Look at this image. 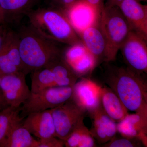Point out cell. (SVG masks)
<instances>
[{
  "instance_id": "cell-1",
  "label": "cell",
  "mask_w": 147,
  "mask_h": 147,
  "mask_svg": "<svg viewBox=\"0 0 147 147\" xmlns=\"http://www.w3.org/2000/svg\"><path fill=\"white\" fill-rule=\"evenodd\" d=\"M103 80L128 110L147 115V86L142 75L105 62Z\"/></svg>"
},
{
  "instance_id": "cell-2",
  "label": "cell",
  "mask_w": 147,
  "mask_h": 147,
  "mask_svg": "<svg viewBox=\"0 0 147 147\" xmlns=\"http://www.w3.org/2000/svg\"><path fill=\"white\" fill-rule=\"evenodd\" d=\"M17 32L23 72L26 75L47 67L63 54L60 43L42 36L30 25L22 26Z\"/></svg>"
},
{
  "instance_id": "cell-3",
  "label": "cell",
  "mask_w": 147,
  "mask_h": 147,
  "mask_svg": "<svg viewBox=\"0 0 147 147\" xmlns=\"http://www.w3.org/2000/svg\"><path fill=\"white\" fill-rule=\"evenodd\" d=\"M26 16L29 25L47 39L67 45L83 43L62 11L47 7L34 9Z\"/></svg>"
},
{
  "instance_id": "cell-4",
  "label": "cell",
  "mask_w": 147,
  "mask_h": 147,
  "mask_svg": "<svg viewBox=\"0 0 147 147\" xmlns=\"http://www.w3.org/2000/svg\"><path fill=\"white\" fill-rule=\"evenodd\" d=\"M99 25L106 42L105 62L114 61L131 28L119 7L105 4Z\"/></svg>"
},
{
  "instance_id": "cell-5",
  "label": "cell",
  "mask_w": 147,
  "mask_h": 147,
  "mask_svg": "<svg viewBox=\"0 0 147 147\" xmlns=\"http://www.w3.org/2000/svg\"><path fill=\"white\" fill-rule=\"evenodd\" d=\"M73 86H55L36 93H32L22 105V114L53 109L62 105L73 97Z\"/></svg>"
},
{
  "instance_id": "cell-6",
  "label": "cell",
  "mask_w": 147,
  "mask_h": 147,
  "mask_svg": "<svg viewBox=\"0 0 147 147\" xmlns=\"http://www.w3.org/2000/svg\"><path fill=\"white\" fill-rule=\"evenodd\" d=\"M56 131V136L64 141L81 121L84 120L87 112L71 99L50 109Z\"/></svg>"
},
{
  "instance_id": "cell-7",
  "label": "cell",
  "mask_w": 147,
  "mask_h": 147,
  "mask_svg": "<svg viewBox=\"0 0 147 147\" xmlns=\"http://www.w3.org/2000/svg\"><path fill=\"white\" fill-rule=\"evenodd\" d=\"M127 67L140 75L147 73V40L131 30L120 50Z\"/></svg>"
},
{
  "instance_id": "cell-8",
  "label": "cell",
  "mask_w": 147,
  "mask_h": 147,
  "mask_svg": "<svg viewBox=\"0 0 147 147\" xmlns=\"http://www.w3.org/2000/svg\"><path fill=\"white\" fill-rule=\"evenodd\" d=\"M23 71L17 31L6 28L0 49V74Z\"/></svg>"
},
{
  "instance_id": "cell-9",
  "label": "cell",
  "mask_w": 147,
  "mask_h": 147,
  "mask_svg": "<svg viewBox=\"0 0 147 147\" xmlns=\"http://www.w3.org/2000/svg\"><path fill=\"white\" fill-rule=\"evenodd\" d=\"M23 72L1 75V87L7 105L20 108L31 94Z\"/></svg>"
},
{
  "instance_id": "cell-10",
  "label": "cell",
  "mask_w": 147,
  "mask_h": 147,
  "mask_svg": "<svg viewBox=\"0 0 147 147\" xmlns=\"http://www.w3.org/2000/svg\"><path fill=\"white\" fill-rule=\"evenodd\" d=\"M101 88L91 79L82 77L73 86L72 99L90 115L101 104Z\"/></svg>"
},
{
  "instance_id": "cell-11",
  "label": "cell",
  "mask_w": 147,
  "mask_h": 147,
  "mask_svg": "<svg viewBox=\"0 0 147 147\" xmlns=\"http://www.w3.org/2000/svg\"><path fill=\"white\" fill-rule=\"evenodd\" d=\"M67 62L80 78L91 74L96 68L94 59L83 43L68 45L63 51Z\"/></svg>"
},
{
  "instance_id": "cell-12",
  "label": "cell",
  "mask_w": 147,
  "mask_h": 147,
  "mask_svg": "<svg viewBox=\"0 0 147 147\" xmlns=\"http://www.w3.org/2000/svg\"><path fill=\"white\" fill-rule=\"evenodd\" d=\"M131 30L147 40V5L137 0H123L119 6Z\"/></svg>"
},
{
  "instance_id": "cell-13",
  "label": "cell",
  "mask_w": 147,
  "mask_h": 147,
  "mask_svg": "<svg viewBox=\"0 0 147 147\" xmlns=\"http://www.w3.org/2000/svg\"><path fill=\"white\" fill-rule=\"evenodd\" d=\"M79 36L82 43L94 59L96 67L105 63L106 42L99 25V19L84 30Z\"/></svg>"
},
{
  "instance_id": "cell-14",
  "label": "cell",
  "mask_w": 147,
  "mask_h": 147,
  "mask_svg": "<svg viewBox=\"0 0 147 147\" xmlns=\"http://www.w3.org/2000/svg\"><path fill=\"white\" fill-rule=\"evenodd\" d=\"M22 121L23 126L39 139L56 136L51 110L30 113Z\"/></svg>"
},
{
  "instance_id": "cell-15",
  "label": "cell",
  "mask_w": 147,
  "mask_h": 147,
  "mask_svg": "<svg viewBox=\"0 0 147 147\" xmlns=\"http://www.w3.org/2000/svg\"><path fill=\"white\" fill-rule=\"evenodd\" d=\"M78 34L99 20L100 14L84 0H80L65 12Z\"/></svg>"
},
{
  "instance_id": "cell-16",
  "label": "cell",
  "mask_w": 147,
  "mask_h": 147,
  "mask_svg": "<svg viewBox=\"0 0 147 147\" xmlns=\"http://www.w3.org/2000/svg\"><path fill=\"white\" fill-rule=\"evenodd\" d=\"M89 115L92 119L90 131L99 144L107 143L117 135V123L105 113L101 104Z\"/></svg>"
},
{
  "instance_id": "cell-17",
  "label": "cell",
  "mask_w": 147,
  "mask_h": 147,
  "mask_svg": "<svg viewBox=\"0 0 147 147\" xmlns=\"http://www.w3.org/2000/svg\"><path fill=\"white\" fill-rule=\"evenodd\" d=\"M117 133L123 137L139 139L147 146V115L135 113L128 114L117 123Z\"/></svg>"
},
{
  "instance_id": "cell-18",
  "label": "cell",
  "mask_w": 147,
  "mask_h": 147,
  "mask_svg": "<svg viewBox=\"0 0 147 147\" xmlns=\"http://www.w3.org/2000/svg\"><path fill=\"white\" fill-rule=\"evenodd\" d=\"M100 102L105 113L116 122L122 120L128 110L117 95L107 86H101Z\"/></svg>"
},
{
  "instance_id": "cell-19",
  "label": "cell",
  "mask_w": 147,
  "mask_h": 147,
  "mask_svg": "<svg viewBox=\"0 0 147 147\" xmlns=\"http://www.w3.org/2000/svg\"><path fill=\"white\" fill-rule=\"evenodd\" d=\"M38 0H0L5 23L17 22L34 9Z\"/></svg>"
},
{
  "instance_id": "cell-20",
  "label": "cell",
  "mask_w": 147,
  "mask_h": 147,
  "mask_svg": "<svg viewBox=\"0 0 147 147\" xmlns=\"http://www.w3.org/2000/svg\"><path fill=\"white\" fill-rule=\"evenodd\" d=\"M23 118L11 127L2 147H38V140L34 139L22 124Z\"/></svg>"
},
{
  "instance_id": "cell-21",
  "label": "cell",
  "mask_w": 147,
  "mask_h": 147,
  "mask_svg": "<svg viewBox=\"0 0 147 147\" xmlns=\"http://www.w3.org/2000/svg\"><path fill=\"white\" fill-rule=\"evenodd\" d=\"M46 67L50 69L53 72L57 86H73L80 78L67 62L63 54Z\"/></svg>"
},
{
  "instance_id": "cell-22",
  "label": "cell",
  "mask_w": 147,
  "mask_h": 147,
  "mask_svg": "<svg viewBox=\"0 0 147 147\" xmlns=\"http://www.w3.org/2000/svg\"><path fill=\"white\" fill-rule=\"evenodd\" d=\"M31 92L36 93L55 86L56 84L55 76L48 68H42L35 70L31 73Z\"/></svg>"
},
{
  "instance_id": "cell-23",
  "label": "cell",
  "mask_w": 147,
  "mask_h": 147,
  "mask_svg": "<svg viewBox=\"0 0 147 147\" xmlns=\"http://www.w3.org/2000/svg\"><path fill=\"white\" fill-rule=\"evenodd\" d=\"M21 108L9 106L0 112V147H2L8 132L13 124L22 118L19 115Z\"/></svg>"
},
{
  "instance_id": "cell-24",
  "label": "cell",
  "mask_w": 147,
  "mask_h": 147,
  "mask_svg": "<svg viewBox=\"0 0 147 147\" xmlns=\"http://www.w3.org/2000/svg\"><path fill=\"white\" fill-rule=\"evenodd\" d=\"M100 146V147H139L144 146L139 139L121 135V137H117V135L109 142Z\"/></svg>"
},
{
  "instance_id": "cell-25",
  "label": "cell",
  "mask_w": 147,
  "mask_h": 147,
  "mask_svg": "<svg viewBox=\"0 0 147 147\" xmlns=\"http://www.w3.org/2000/svg\"><path fill=\"white\" fill-rule=\"evenodd\" d=\"M84 120L81 121L68 137L64 141L65 146L78 147L82 136L88 129L85 125Z\"/></svg>"
},
{
  "instance_id": "cell-26",
  "label": "cell",
  "mask_w": 147,
  "mask_h": 147,
  "mask_svg": "<svg viewBox=\"0 0 147 147\" xmlns=\"http://www.w3.org/2000/svg\"><path fill=\"white\" fill-rule=\"evenodd\" d=\"M47 7H53L64 11L68 10L72 6L80 0H44Z\"/></svg>"
},
{
  "instance_id": "cell-27",
  "label": "cell",
  "mask_w": 147,
  "mask_h": 147,
  "mask_svg": "<svg viewBox=\"0 0 147 147\" xmlns=\"http://www.w3.org/2000/svg\"><path fill=\"white\" fill-rule=\"evenodd\" d=\"M38 147H63V140L58 137H53L43 139H39Z\"/></svg>"
},
{
  "instance_id": "cell-28",
  "label": "cell",
  "mask_w": 147,
  "mask_h": 147,
  "mask_svg": "<svg viewBox=\"0 0 147 147\" xmlns=\"http://www.w3.org/2000/svg\"><path fill=\"white\" fill-rule=\"evenodd\" d=\"M90 5L94 7L97 12L100 14L104 5L105 0H84Z\"/></svg>"
},
{
  "instance_id": "cell-29",
  "label": "cell",
  "mask_w": 147,
  "mask_h": 147,
  "mask_svg": "<svg viewBox=\"0 0 147 147\" xmlns=\"http://www.w3.org/2000/svg\"><path fill=\"white\" fill-rule=\"evenodd\" d=\"M1 75L0 74V112L2 110L7 108L9 106L7 105L3 94L1 87Z\"/></svg>"
},
{
  "instance_id": "cell-30",
  "label": "cell",
  "mask_w": 147,
  "mask_h": 147,
  "mask_svg": "<svg viewBox=\"0 0 147 147\" xmlns=\"http://www.w3.org/2000/svg\"><path fill=\"white\" fill-rule=\"evenodd\" d=\"M107 1L105 4L119 7L123 0H105Z\"/></svg>"
},
{
  "instance_id": "cell-31",
  "label": "cell",
  "mask_w": 147,
  "mask_h": 147,
  "mask_svg": "<svg viewBox=\"0 0 147 147\" xmlns=\"http://www.w3.org/2000/svg\"><path fill=\"white\" fill-rule=\"evenodd\" d=\"M3 24H0V49L2 43L3 37L6 28L3 27Z\"/></svg>"
},
{
  "instance_id": "cell-32",
  "label": "cell",
  "mask_w": 147,
  "mask_h": 147,
  "mask_svg": "<svg viewBox=\"0 0 147 147\" xmlns=\"http://www.w3.org/2000/svg\"><path fill=\"white\" fill-rule=\"evenodd\" d=\"M5 19L3 13L0 6V24H5Z\"/></svg>"
},
{
  "instance_id": "cell-33",
  "label": "cell",
  "mask_w": 147,
  "mask_h": 147,
  "mask_svg": "<svg viewBox=\"0 0 147 147\" xmlns=\"http://www.w3.org/2000/svg\"><path fill=\"white\" fill-rule=\"evenodd\" d=\"M137 1L141 2V1L147 2V0H137Z\"/></svg>"
}]
</instances>
